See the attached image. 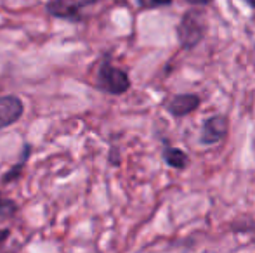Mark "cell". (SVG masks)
Instances as JSON below:
<instances>
[{"instance_id":"6da1fadb","label":"cell","mask_w":255,"mask_h":253,"mask_svg":"<svg viewBox=\"0 0 255 253\" xmlns=\"http://www.w3.org/2000/svg\"><path fill=\"white\" fill-rule=\"evenodd\" d=\"M208 30V21L205 10L200 7L196 9H189L182 14L181 21L177 23L175 33H177V40L184 51H191L205 38Z\"/></svg>"},{"instance_id":"7a4b0ae2","label":"cell","mask_w":255,"mask_h":253,"mask_svg":"<svg viewBox=\"0 0 255 253\" xmlns=\"http://www.w3.org/2000/svg\"><path fill=\"white\" fill-rule=\"evenodd\" d=\"M98 85L108 94L120 95L130 88V78L120 68L111 66L110 63H103L98 73Z\"/></svg>"},{"instance_id":"3957f363","label":"cell","mask_w":255,"mask_h":253,"mask_svg":"<svg viewBox=\"0 0 255 253\" xmlns=\"http://www.w3.org/2000/svg\"><path fill=\"white\" fill-rule=\"evenodd\" d=\"M228 134V118L224 115L210 116L203 122L202 132H200V142L205 146L217 144Z\"/></svg>"},{"instance_id":"277c9868","label":"cell","mask_w":255,"mask_h":253,"mask_svg":"<svg viewBox=\"0 0 255 253\" xmlns=\"http://www.w3.org/2000/svg\"><path fill=\"white\" fill-rule=\"evenodd\" d=\"M98 0H52L49 2L47 10L56 17H63V19H71V17H78L82 9L92 5Z\"/></svg>"},{"instance_id":"5b68a950","label":"cell","mask_w":255,"mask_h":253,"mask_svg":"<svg viewBox=\"0 0 255 253\" xmlns=\"http://www.w3.org/2000/svg\"><path fill=\"white\" fill-rule=\"evenodd\" d=\"M23 109L24 106L19 97H14V95L0 97V128L16 123L23 115Z\"/></svg>"},{"instance_id":"8992f818","label":"cell","mask_w":255,"mask_h":253,"mask_svg":"<svg viewBox=\"0 0 255 253\" xmlns=\"http://www.w3.org/2000/svg\"><path fill=\"white\" fill-rule=\"evenodd\" d=\"M200 106V97L196 94H181V95H175L168 101L167 109L172 116H186V115H191L193 111H196Z\"/></svg>"},{"instance_id":"52a82bcc","label":"cell","mask_w":255,"mask_h":253,"mask_svg":"<svg viewBox=\"0 0 255 253\" xmlns=\"http://www.w3.org/2000/svg\"><path fill=\"white\" fill-rule=\"evenodd\" d=\"M163 158H165V162H167V165H170L172 169H175V170L186 169L189 163L188 155H186L182 149L174 148V146H167V148L163 149Z\"/></svg>"},{"instance_id":"ba28073f","label":"cell","mask_w":255,"mask_h":253,"mask_svg":"<svg viewBox=\"0 0 255 253\" xmlns=\"http://www.w3.org/2000/svg\"><path fill=\"white\" fill-rule=\"evenodd\" d=\"M16 210V206L12 205V203L9 201V199H3L0 198V217H7L10 215V213Z\"/></svg>"},{"instance_id":"9c48e42d","label":"cell","mask_w":255,"mask_h":253,"mask_svg":"<svg viewBox=\"0 0 255 253\" xmlns=\"http://www.w3.org/2000/svg\"><path fill=\"white\" fill-rule=\"evenodd\" d=\"M172 2H174V0H148V2L144 3V7H148V9H154V7H167V5H172Z\"/></svg>"},{"instance_id":"30bf717a","label":"cell","mask_w":255,"mask_h":253,"mask_svg":"<svg viewBox=\"0 0 255 253\" xmlns=\"http://www.w3.org/2000/svg\"><path fill=\"white\" fill-rule=\"evenodd\" d=\"M186 3H189V5H195V7H205L208 5V3H212L214 0H184Z\"/></svg>"},{"instance_id":"8fae6325","label":"cell","mask_w":255,"mask_h":253,"mask_svg":"<svg viewBox=\"0 0 255 253\" xmlns=\"http://www.w3.org/2000/svg\"><path fill=\"white\" fill-rule=\"evenodd\" d=\"M247 3H249L250 7H255V0H245Z\"/></svg>"}]
</instances>
